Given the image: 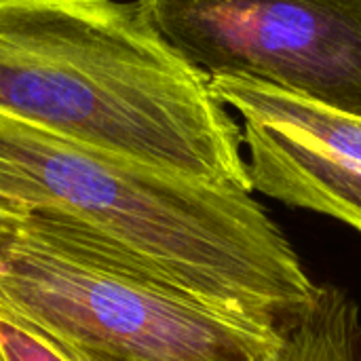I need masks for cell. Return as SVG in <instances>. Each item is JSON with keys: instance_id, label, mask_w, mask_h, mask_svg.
<instances>
[{"instance_id": "3", "label": "cell", "mask_w": 361, "mask_h": 361, "mask_svg": "<svg viewBox=\"0 0 361 361\" xmlns=\"http://www.w3.org/2000/svg\"><path fill=\"white\" fill-rule=\"evenodd\" d=\"M0 319L66 361H267L286 330L4 224Z\"/></svg>"}, {"instance_id": "2", "label": "cell", "mask_w": 361, "mask_h": 361, "mask_svg": "<svg viewBox=\"0 0 361 361\" xmlns=\"http://www.w3.org/2000/svg\"><path fill=\"white\" fill-rule=\"evenodd\" d=\"M0 114L252 190L239 123L142 0H0Z\"/></svg>"}, {"instance_id": "6", "label": "cell", "mask_w": 361, "mask_h": 361, "mask_svg": "<svg viewBox=\"0 0 361 361\" xmlns=\"http://www.w3.org/2000/svg\"><path fill=\"white\" fill-rule=\"evenodd\" d=\"M267 361H361V311L334 286H319L311 305L283 330Z\"/></svg>"}, {"instance_id": "1", "label": "cell", "mask_w": 361, "mask_h": 361, "mask_svg": "<svg viewBox=\"0 0 361 361\" xmlns=\"http://www.w3.org/2000/svg\"><path fill=\"white\" fill-rule=\"evenodd\" d=\"M0 224L279 328L319 288L252 190L159 169L4 114Z\"/></svg>"}, {"instance_id": "7", "label": "cell", "mask_w": 361, "mask_h": 361, "mask_svg": "<svg viewBox=\"0 0 361 361\" xmlns=\"http://www.w3.org/2000/svg\"><path fill=\"white\" fill-rule=\"evenodd\" d=\"M0 361H66L30 332L0 319Z\"/></svg>"}, {"instance_id": "4", "label": "cell", "mask_w": 361, "mask_h": 361, "mask_svg": "<svg viewBox=\"0 0 361 361\" xmlns=\"http://www.w3.org/2000/svg\"><path fill=\"white\" fill-rule=\"evenodd\" d=\"M205 76L277 87L361 118V0H142Z\"/></svg>"}, {"instance_id": "5", "label": "cell", "mask_w": 361, "mask_h": 361, "mask_svg": "<svg viewBox=\"0 0 361 361\" xmlns=\"http://www.w3.org/2000/svg\"><path fill=\"white\" fill-rule=\"evenodd\" d=\"M209 91L243 118L252 190L361 233V118L245 78Z\"/></svg>"}]
</instances>
